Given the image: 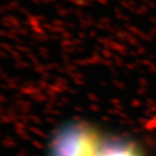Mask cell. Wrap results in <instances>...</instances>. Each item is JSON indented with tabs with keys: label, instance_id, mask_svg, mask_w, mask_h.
<instances>
[{
	"label": "cell",
	"instance_id": "obj_1",
	"mask_svg": "<svg viewBox=\"0 0 156 156\" xmlns=\"http://www.w3.org/2000/svg\"><path fill=\"white\" fill-rule=\"evenodd\" d=\"M103 144L95 127L84 122H69L51 137L46 156H97Z\"/></svg>",
	"mask_w": 156,
	"mask_h": 156
},
{
	"label": "cell",
	"instance_id": "obj_2",
	"mask_svg": "<svg viewBox=\"0 0 156 156\" xmlns=\"http://www.w3.org/2000/svg\"><path fill=\"white\" fill-rule=\"evenodd\" d=\"M97 156H143L140 149L126 141H112L103 144Z\"/></svg>",
	"mask_w": 156,
	"mask_h": 156
}]
</instances>
